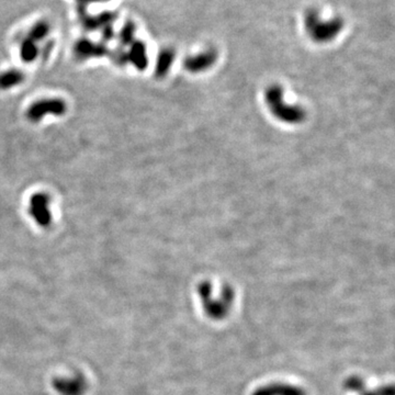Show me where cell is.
Wrapping results in <instances>:
<instances>
[{
  "label": "cell",
  "instance_id": "obj_12",
  "mask_svg": "<svg viewBox=\"0 0 395 395\" xmlns=\"http://www.w3.org/2000/svg\"><path fill=\"white\" fill-rule=\"evenodd\" d=\"M102 34H104V38L106 40H111L113 38L114 32H113V29H112L111 25L104 27V32H102Z\"/></svg>",
  "mask_w": 395,
  "mask_h": 395
},
{
  "label": "cell",
  "instance_id": "obj_2",
  "mask_svg": "<svg viewBox=\"0 0 395 395\" xmlns=\"http://www.w3.org/2000/svg\"><path fill=\"white\" fill-rule=\"evenodd\" d=\"M304 26L310 37L315 42H328L333 40L341 30V20H320L316 11H308L304 18Z\"/></svg>",
  "mask_w": 395,
  "mask_h": 395
},
{
  "label": "cell",
  "instance_id": "obj_4",
  "mask_svg": "<svg viewBox=\"0 0 395 395\" xmlns=\"http://www.w3.org/2000/svg\"><path fill=\"white\" fill-rule=\"evenodd\" d=\"M216 61V53L214 51H205L203 53L190 56L185 61L184 65L189 72L200 73L208 70Z\"/></svg>",
  "mask_w": 395,
  "mask_h": 395
},
{
  "label": "cell",
  "instance_id": "obj_3",
  "mask_svg": "<svg viewBox=\"0 0 395 395\" xmlns=\"http://www.w3.org/2000/svg\"><path fill=\"white\" fill-rule=\"evenodd\" d=\"M53 390L59 395H85L88 381L82 373L57 376L52 381Z\"/></svg>",
  "mask_w": 395,
  "mask_h": 395
},
{
  "label": "cell",
  "instance_id": "obj_1",
  "mask_svg": "<svg viewBox=\"0 0 395 395\" xmlns=\"http://www.w3.org/2000/svg\"><path fill=\"white\" fill-rule=\"evenodd\" d=\"M266 102L269 110L278 120L285 123H300L305 118L302 108L291 106L284 102L283 90L279 86H271L266 91Z\"/></svg>",
  "mask_w": 395,
  "mask_h": 395
},
{
  "label": "cell",
  "instance_id": "obj_13",
  "mask_svg": "<svg viewBox=\"0 0 395 395\" xmlns=\"http://www.w3.org/2000/svg\"><path fill=\"white\" fill-rule=\"evenodd\" d=\"M97 2H100V0H88V4L89 3H97Z\"/></svg>",
  "mask_w": 395,
  "mask_h": 395
},
{
  "label": "cell",
  "instance_id": "obj_10",
  "mask_svg": "<svg viewBox=\"0 0 395 395\" xmlns=\"http://www.w3.org/2000/svg\"><path fill=\"white\" fill-rule=\"evenodd\" d=\"M136 31V27L132 21H128L127 24L123 26V28L121 29V31H120L119 34V39L121 43H123L124 45H128L129 43L133 42V39H134V34Z\"/></svg>",
  "mask_w": 395,
  "mask_h": 395
},
{
  "label": "cell",
  "instance_id": "obj_6",
  "mask_svg": "<svg viewBox=\"0 0 395 395\" xmlns=\"http://www.w3.org/2000/svg\"><path fill=\"white\" fill-rule=\"evenodd\" d=\"M132 47L130 50L129 57L131 62L139 68H144L147 64V56H146V48L143 42L134 41L132 42Z\"/></svg>",
  "mask_w": 395,
  "mask_h": 395
},
{
  "label": "cell",
  "instance_id": "obj_14",
  "mask_svg": "<svg viewBox=\"0 0 395 395\" xmlns=\"http://www.w3.org/2000/svg\"><path fill=\"white\" fill-rule=\"evenodd\" d=\"M105 2H109V0H105Z\"/></svg>",
  "mask_w": 395,
  "mask_h": 395
},
{
  "label": "cell",
  "instance_id": "obj_5",
  "mask_svg": "<svg viewBox=\"0 0 395 395\" xmlns=\"http://www.w3.org/2000/svg\"><path fill=\"white\" fill-rule=\"evenodd\" d=\"M116 20V14L113 13H102L98 16H86L83 17V26L87 30H96L98 28H104L111 25V22Z\"/></svg>",
  "mask_w": 395,
  "mask_h": 395
},
{
  "label": "cell",
  "instance_id": "obj_11",
  "mask_svg": "<svg viewBox=\"0 0 395 395\" xmlns=\"http://www.w3.org/2000/svg\"><path fill=\"white\" fill-rule=\"evenodd\" d=\"M38 54L37 45L30 39H27L21 45V56L22 59L27 62L34 60V57Z\"/></svg>",
  "mask_w": 395,
  "mask_h": 395
},
{
  "label": "cell",
  "instance_id": "obj_9",
  "mask_svg": "<svg viewBox=\"0 0 395 395\" xmlns=\"http://www.w3.org/2000/svg\"><path fill=\"white\" fill-rule=\"evenodd\" d=\"M105 49L101 45H95L90 41H80L76 45V52L77 54L84 55V56H91V55H100V53H104Z\"/></svg>",
  "mask_w": 395,
  "mask_h": 395
},
{
  "label": "cell",
  "instance_id": "obj_8",
  "mask_svg": "<svg viewBox=\"0 0 395 395\" xmlns=\"http://www.w3.org/2000/svg\"><path fill=\"white\" fill-rule=\"evenodd\" d=\"M51 30V26L48 21L41 20L38 21L36 25H34L31 29L30 32H29V38L32 41H41V40L45 39L48 37V34Z\"/></svg>",
  "mask_w": 395,
  "mask_h": 395
},
{
  "label": "cell",
  "instance_id": "obj_7",
  "mask_svg": "<svg viewBox=\"0 0 395 395\" xmlns=\"http://www.w3.org/2000/svg\"><path fill=\"white\" fill-rule=\"evenodd\" d=\"M175 54L171 50H164L160 52L157 59L156 72L158 75H165L168 72L169 67L173 64Z\"/></svg>",
  "mask_w": 395,
  "mask_h": 395
}]
</instances>
